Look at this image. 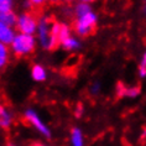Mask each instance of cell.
Masks as SVG:
<instances>
[{
    "mask_svg": "<svg viewBox=\"0 0 146 146\" xmlns=\"http://www.w3.org/2000/svg\"><path fill=\"white\" fill-rule=\"evenodd\" d=\"M72 27L76 34L82 36V37L93 35L97 30V16L90 11L86 14L84 16L76 19L72 24Z\"/></svg>",
    "mask_w": 146,
    "mask_h": 146,
    "instance_id": "cell-1",
    "label": "cell"
},
{
    "mask_svg": "<svg viewBox=\"0 0 146 146\" xmlns=\"http://www.w3.org/2000/svg\"><path fill=\"white\" fill-rule=\"evenodd\" d=\"M35 46L36 42L35 38L32 37V35H25V34L16 35L11 43L13 52L15 53L16 57H23L32 53L35 50Z\"/></svg>",
    "mask_w": 146,
    "mask_h": 146,
    "instance_id": "cell-2",
    "label": "cell"
},
{
    "mask_svg": "<svg viewBox=\"0 0 146 146\" xmlns=\"http://www.w3.org/2000/svg\"><path fill=\"white\" fill-rule=\"evenodd\" d=\"M40 16L41 15H38L37 13L32 11V10L21 14V15L17 17V23H16L17 30H19L21 34L32 35L36 30H37Z\"/></svg>",
    "mask_w": 146,
    "mask_h": 146,
    "instance_id": "cell-3",
    "label": "cell"
},
{
    "mask_svg": "<svg viewBox=\"0 0 146 146\" xmlns=\"http://www.w3.org/2000/svg\"><path fill=\"white\" fill-rule=\"evenodd\" d=\"M53 19L50 16H40L38 20V38L40 43L43 48H48L50 50V42H51V30H52V25H53Z\"/></svg>",
    "mask_w": 146,
    "mask_h": 146,
    "instance_id": "cell-4",
    "label": "cell"
},
{
    "mask_svg": "<svg viewBox=\"0 0 146 146\" xmlns=\"http://www.w3.org/2000/svg\"><path fill=\"white\" fill-rule=\"evenodd\" d=\"M24 118H25V120H26L29 124H31V125L34 126V127H36V129H37L41 134H43V135H45V136H47V137H50L51 133H50L48 127H47L45 124L41 121V119L38 118L37 114H36L34 110H27L26 113H25Z\"/></svg>",
    "mask_w": 146,
    "mask_h": 146,
    "instance_id": "cell-5",
    "label": "cell"
},
{
    "mask_svg": "<svg viewBox=\"0 0 146 146\" xmlns=\"http://www.w3.org/2000/svg\"><path fill=\"white\" fill-rule=\"evenodd\" d=\"M14 38H15V35H14L13 29L8 25L0 23V42L9 45V43H13Z\"/></svg>",
    "mask_w": 146,
    "mask_h": 146,
    "instance_id": "cell-6",
    "label": "cell"
},
{
    "mask_svg": "<svg viewBox=\"0 0 146 146\" xmlns=\"http://www.w3.org/2000/svg\"><path fill=\"white\" fill-rule=\"evenodd\" d=\"M0 23L8 25V26H16L17 23V16L15 15V13L13 10H9V11H1L0 13Z\"/></svg>",
    "mask_w": 146,
    "mask_h": 146,
    "instance_id": "cell-7",
    "label": "cell"
},
{
    "mask_svg": "<svg viewBox=\"0 0 146 146\" xmlns=\"http://www.w3.org/2000/svg\"><path fill=\"white\" fill-rule=\"evenodd\" d=\"M11 120L13 118L9 114V111L3 105H0V126L4 127V129H8L11 125Z\"/></svg>",
    "mask_w": 146,
    "mask_h": 146,
    "instance_id": "cell-8",
    "label": "cell"
},
{
    "mask_svg": "<svg viewBox=\"0 0 146 146\" xmlns=\"http://www.w3.org/2000/svg\"><path fill=\"white\" fill-rule=\"evenodd\" d=\"M31 76H32V78H34L35 81H38V82L45 81L46 79V72H45V69H43L42 66H40V64H34L32 66Z\"/></svg>",
    "mask_w": 146,
    "mask_h": 146,
    "instance_id": "cell-9",
    "label": "cell"
},
{
    "mask_svg": "<svg viewBox=\"0 0 146 146\" xmlns=\"http://www.w3.org/2000/svg\"><path fill=\"white\" fill-rule=\"evenodd\" d=\"M88 13H90V8H89V5L87 4V3H79L78 5H76V8H74L76 19L84 16L86 14H88Z\"/></svg>",
    "mask_w": 146,
    "mask_h": 146,
    "instance_id": "cell-10",
    "label": "cell"
},
{
    "mask_svg": "<svg viewBox=\"0 0 146 146\" xmlns=\"http://www.w3.org/2000/svg\"><path fill=\"white\" fill-rule=\"evenodd\" d=\"M71 135H72L71 140H72L73 146H83V135L81 133V130L74 127V129H72Z\"/></svg>",
    "mask_w": 146,
    "mask_h": 146,
    "instance_id": "cell-11",
    "label": "cell"
},
{
    "mask_svg": "<svg viewBox=\"0 0 146 146\" xmlns=\"http://www.w3.org/2000/svg\"><path fill=\"white\" fill-rule=\"evenodd\" d=\"M8 58H9V50L6 47L5 43L0 42V68L4 67L8 63Z\"/></svg>",
    "mask_w": 146,
    "mask_h": 146,
    "instance_id": "cell-12",
    "label": "cell"
},
{
    "mask_svg": "<svg viewBox=\"0 0 146 146\" xmlns=\"http://www.w3.org/2000/svg\"><path fill=\"white\" fill-rule=\"evenodd\" d=\"M47 0H29L31 5V10L35 13H37L38 15H42V8L46 4Z\"/></svg>",
    "mask_w": 146,
    "mask_h": 146,
    "instance_id": "cell-13",
    "label": "cell"
},
{
    "mask_svg": "<svg viewBox=\"0 0 146 146\" xmlns=\"http://www.w3.org/2000/svg\"><path fill=\"white\" fill-rule=\"evenodd\" d=\"M62 46H63L66 50H76V48H78L79 47V43H78V41L76 38L68 37V38H66L64 41L62 42Z\"/></svg>",
    "mask_w": 146,
    "mask_h": 146,
    "instance_id": "cell-14",
    "label": "cell"
},
{
    "mask_svg": "<svg viewBox=\"0 0 146 146\" xmlns=\"http://www.w3.org/2000/svg\"><path fill=\"white\" fill-rule=\"evenodd\" d=\"M13 0H0V13L1 11H9L11 10Z\"/></svg>",
    "mask_w": 146,
    "mask_h": 146,
    "instance_id": "cell-15",
    "label": "cell"
},
{
    "mask_svg": "<svg viewBox=\"0 0 146 146\" xmlns=\"http://www.w3.org/2000/svg\"><path fill=\"white\" fill-rule=\"evenodd\" d=\"M139 71H140V74L142 76V77H145L146 76V53H145V56H144V58H142V61H141V64H140Z\"/></svg>",
    "mask_w": 146,
    "mask_h": 146,
    "instance_id": "cell-16",
    "label": "cell"
},
{
    "mask_svg": "<svg viewBox=\"0 0 146 146\" xmlns=\"http://www.w3.org/2000/svg\"><path fill=\"white\" fill-rule=\"evenodd\" d=\"M82 110H83L82 105H77V110H76V115H77V118H79V116L82 115Z\"/></svg>",
    "mask_w": 146,
    "mask_h": 146,
    "instance_id": "cell-17",
    "label": "cell"
},
{
    "mask_svg": "<svg viewBox=\"0 0 146 146\" xmlns=\"http://www.w3.org/2000/svg\"><path fill=\"white\" fill-rule=\"evenodd\" d=\"M47 1L51 3V4H53V5H56L58 3H61V0H47Z\"/></svg>",
    "mask_w": 146,
    "mask_h": 146,
    "instance_id": "cell-18",
    "label": "cell"
},
{
    "mask_svg": "<svg viewBox=\"0 0 146 146\" xmlns=\"http://www.w3.org/2000/svg\"><path fill=\"white\" fill-rule=\"evenodd\" d=\"M30 146H45V145H42V144H40V142H34V144H31Z\"/></svg>",
    "mask_w": 146,
    "mask_h": 146,
    "instance_id": "cell-19",
    "label": "cell"
},
{
    "mask_svg": "<svg viewBox=\"0 0 146 146\" xmlns=\"http://www.w3.org/2000/svg\"><path fill=\"white\" fill-rule=\"evenodd\" d=\"M90 1H93V0H81V3H87V4L90 3Z\"/></svg>",
    "mask_w": 146,
    "mask_h": 146,
    "instance_id": "cell-20",
    "label": "cell"
},
{
    "mask_svg": "<svg viewBox=\"0 0 146 146\" xmlns=\"http://www.w3.org/2000/svg\"><path fill=\"white\" fill-rule=\"evenodd\" d=\"M63 1H66V3H71V1H73V0H63Z\"/></svg>",
    "mask_w": 146,
    "mask_h": 146,
    "instance_id": "cell-21",
    "label": "cell"
}]
</instances>
